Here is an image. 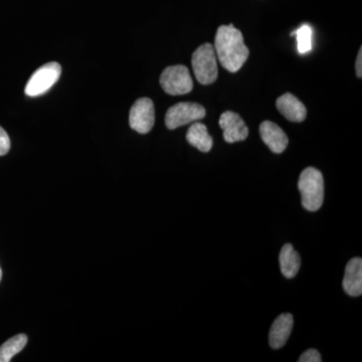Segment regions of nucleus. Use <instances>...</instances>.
<instances>
[{"label": "nucleus", "instance_id": "nucleus-1", "mask_svg": "<svg viewBox=\"0 0 362 362\" xmlns=\"http://www.w3.org/2000/svg\"><path fill=\"white\" fill-rule=\"evenodd\" d=\"M214 51L221 65L230 73L240 70L249 58V49L240 30L233 26L221 25L214 40Z\"/></svg>", "mask_w": 362, "mask_h": 362}, {"label": "nucleus", "instance_id": "nucleus-2", "mask_svg": "<svg viewBox=\"0 0 362 362\" xmlns=\"http://www.w3.org/2000/svg\"><path fill=\"white\" fill-rule=\"evenodd\" d=\"M298 188L301 192L302 206L308 211H317L322 206L324 201V180L318 169H304L298 181Z\"/></svg>", "mask_w": 362, "mask_h": 362}, {"label": "nucleus", "instance_id": "nucleus-3", "mask_svg": "<svg viewBox=\"0 0 362 362\" xmlns=\"http://www.w3.org/2000/svg\"><path fill=\"white\" fill-rule=\"evenodd\" d=\"M214 45H202L192 54V64L195 78L202 85H211L218 78V63Z\"/></svg>", "mask_w": 362, "mask_h": 362}, {"label": "nucleus", "instance_id": "nucleus-4", "mask_svg": "<svg viewBox=\"0 0 362 362\" xmlns=\"http://www.w3.org/2000/svg\"><path fill=\"white\" fill-rule=\"evenodd\" d=\"M160 85L165 93L173 96L188 94L194 89L189 71L182 65L168 66L162 71Z\"/></svg>", "mask_w": 362, "mask_h": 362}, {"label": "nucleus", "instance_id": "nucleus-5", "mask_svg": "<svg viewBox=\"0 0 362 362\" xmlns=\"http://www.w3.org/2000/svg\"><path fill=\"white\" fill-rule=\"evenodd\" d=\"M62 66L56 62L40 66L25 86V94L28 97H37L45 94L58 82L61 77Z\"/></svg>", "mask_w": 362, "mask_h": 362}, {"label": "nucleus", "instance_id": "nucleus-6", "mask_svg": "<svg viewBox=\"0 0 362 362\" xmlns=\"http://www.w3.org/2000/svg\"><path fill=\"white\" fill-rule=\"evenodd\" d=\"M206 111L201 104L181 102L168 109L165 115V125L169 130H175L180 126L202 120Z\"/></svg>", "mask_w": 362, "mask_h": 362}, {"label": "nucleus", "instance_id": "nucleus-7", "mask_svg": "<svg viewBox=\"0 0 362 362\" xmlns=\"http://www.w3.org/2000/svg\"><path fill=\"white\" fill-rule=\"evenodd\" d=\"M156 123L154 104L149 98H140L133 104L129 114L130 127L140 134H146Z\"/></svg>", "mask_w": 362, "mask_h": 362}, {"label": "nucleus", "instance_id": "nucleus-8", "mask_svg": "<svg viewBox=\"0 0 362 362\" xmlns=\"http://www.w3.org/2000/svg\"><path fill=\"white\" fill-rule=\"evenodd\" d=\"M220 127L223 130V139L228 143L244 141L249 136V128L239 114L226 111L221 114Z\"/></svg>", "mask_w": 362, "mask_h": 362}, {"label": "nucleus", "instance_id": "nucleus-9", "mask_svg": "<svg viewBox=\"0 0 362 362\" xmlns=\"http://www.w3.org/2000/svg\"><path fill=\"white\" fill-rule=\"evenodd\" d=\"M259 134L262 140L274 153H283L287 148L289 140L284 131L279 127L277 124L271 121H264L259 125Z\"/></svg>", "mask_w": 362, "mask_h": 362}, {"label": "nucleus", "instance_id": "nucleus-10", "mask_svg": "<svg viewBox=\"0 0 362 362\" xmlns=\"http://www.w3.org/2000/svg\"><path fill=\"white\" fill-rule=\"evenodd\" d=\"M294 318L290 313L282 314L272 324L269 333V344L273 349H280L287 343L291 335Z\"/></svg>", "mask_w": 362, "mask_h": 362}, {"label": "nucleus", "instance_id": "nucleus-11", "mask_svg": "<svg viewBox=\"0 0 362 362\" xmlns=\"http://www.w3.org/2000/svg\"><path fill=\"white\" fill-rule=\"evenodd\" d=\"M276 106L279 112L291 122L299 123L306 119V107L291 93H286L283 96L279 97Z\"/></svg>", "mask_w": 362, "mask_h": 362}, {"label": "nucleus", "instance_id": "nucleus-12", "mask_svg": "<svg viewBox=\"0 0 362 362\" xmlns=\"http://www.w3.org/2000/svg\"><path fill=\"white\" fill-rule=\"evenodd\" d=\"M343 289L351 297H358L362 294V259H350L345 269L343 279Z\"/></svg>", "mask_w": 362, "mask_h": 362}, {"label": "nucleus", "instance_id": "nucleus-13", "mask_svg": "<svg viewBox=\"0 0 362 362\" xmlns=\"http://www.w3.org/2000/svg\"><path fill=\"white\" fill-rule=\"evenodd\" d=\"M281 272L287 279L294 278L301 267V258L297 251H295L291 244H286L282 247L279 257Z\"/></svg>", "mask_w": 362, "mask_h": 362}, {"label": "nucleus", "instance_id": "nucleus-14", "mask_svg": "<svg viewBox=\"0 0 362 362\" xmlns=\"http://www.w3.org/2000/svg\"><path fill=\"white\" fill-rule=\"evenodd\" d=\"M187 140L190 145L204 153L213 148V137L209 134L206 126L202 123H194L190 126L187 131Z\"/></svg>", "mask_w": 362, "mask_h": 362}, {"label": "nucleus", "instance_id": "nucleus-15", "mask_svg": "<svg viewBox=\"0 0 362 362\" xmlns=\"http://www.w3.org/2000/svg\"><path fill=\"white\" fill-rule=\"evenodd\" d=\"M28 343L25 334H18L7 340L0 346V362L11 361L13 357L20 354Z\"/></svg>", "mask_w": 362, "mask_h": 362}, {"label": "nucleus", "instance_id": "nucleus-16", "mask_svg": "<svg viewBox=\"0 0 362 362\" xmlns=\"http://www.w3.org/2000/svg\"><path fill=\"white\" fill-rule=\"evenodd\" d=\"M296 35L298 42V51L300 54H306L312 49V28L310 25H303L300 26L297 30L292 33Z\"/></svg>", "mask_w": 362, "mask_h": 362}, {"label": "nucleus", "instance_id": "nucleus-17", "mask_svg": "<svg viewBox=\"0 0 362 362\" xmlns=\"http://www.w3.org/2000/svg\"><path fill=\"white\" fill-rule=\"evenodd\" d=\"M11 149V139L4 128L0 127V156H6Z\"/></svg>", "mask_w": 362, "mask_h": 362}, {"label": "nucleus", "instance_id": "nucleus-18", "mask_svg": "<svg viewBox=\"0 0 362 362\" xmlns=\"http://www.w3.org/2000/svg\"><path fill=\"white\" fill-rule=\"evenodd\" d=\"M299 362H321L322 359H321L320 354L317 351L316 349H308L307 351H305L300 358L298 359Z\"/></svg>", "mask_w": 362, "mask_h": 362}, {"label": "nucleus", "instance_id": "nucleus-19", "mask_svg": "<svg viewBox=\"0 0 362 362\" xmlns=\"http://www.w3.org/2000/svg\"><path fill=\"white\" fill-rule=\"evenodd\" d=\"M356 76L358 78L362 77V47L359 49L358 56L356 59Z\"/></svg>", "mask_w": 362, "mask_h": 362}, {"label": "nucleus", "instance_id": "nucleus-20", "mask_svg": "<svg viewBox=\"0 0 362 362\" xmlns=\"http://www.w3.org/2000/svg\"><path fill=\"white\" fill-rule=\"evenodd\" d=\"M1 277H2V271H1V268H0V281H1Z\"/></svg>", "mask_w": 362, "mask_h": 362}]
</instances>
